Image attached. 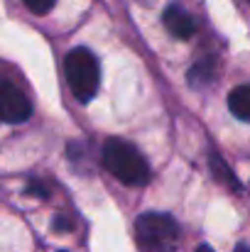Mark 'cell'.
Masks as SVG:
<instances>
[{"label":"cell","instance_id":"7","mask_svg":"<svg viewBox=\"0 0 250 252\" xmlns=\"http://www.w3.org/2000/svg\"><path fill=\"white\" fill-rule=\"evenodd\" d=\"M216 79V64L214 59H201L199 64H194L189 69V84L194 88H206L209 84H214Z\"/></svg>","mask_w":250,"mask_h":252},{"label":"cell","instance_id":"3","mask_svg":"<svg viewBox=\"0 0 250 252\" xmlns=\"http://www.w3.org/2000/svg\"><path fill=\"white\" fill-rule=\"evenodd\" d=\"M64 76L67 84L71 88V93L76 95V100L88 103L101 84V69H98V59L86 49V47H76L67 54L64 62Z\"/></svg>","mask_w":250,"mask_h":252},{"label":"cell","instance_id":"12","mask_svg":"<svg viewBox=\"0 0 250 252\" xmlns=\"http://www.w3.org/2000/svg\"><path fill=\"white\" fill-rule=\"evenodd\" d=\"M233 252H250V245H238Z\"/></svg>","mask_w":250,"mask_h":252},{"label":"cell","instance_id":"2","mask_svg":"<svg viewBox=\"0 0 250 252\" xmlns=\"http://www.w3.org/2000/svg\"><path fill=\"white\" fill-rule=\"evenodd\" d=\"M135 238L145 252H174L179 243V225L167 213H143L135 220Z\"/></svg>","mask_w":250,"mask_h":252},{"label":"cell","instance_id":"11","mask_svg":"<svg viewBox=\"0 0 250 252\" xmlns=\"http://www.w3.org/2000/svg\"><path fill=\"white\" fill-rule=\"evenodd\" d=\"M67 233V230H71V220H67V218H57L54 220V233Z\"/></svg>","mask_w":250,"mask_h":252},{"label":"cell","instance_id":"13","mask_svg":"<svg viewBox=\"0 0 250 252\" xmlns=\"http://www.w3.org/2000/svg\"><path fill=\"white\" fill-rule=\"evenodd\" d=\"M196 252H214V250H211L209 245H201V248H199V250H196Z\"/></svg>","mask_w":250,"mask_h":252},{"label":"cell","instance_id":"8","mask_svg":"<svg viewBox=\"0 0 250 252\" xmlns=\"http://www.w3.org/2000/svg\"><path fill=\"white\" fill-rule=\"evenodd\" d=\"M211 171H214V176H216V181H218V184L228 186L231 191H241V181L233 176L231 167H228L218 155H211Z\"/></svg>","mask_w":250,"mask_h":252},{"label":"cell","instance_id":"5","mask_svg":"<svg viewBox=\"0 0 250 252\" xmlns=\"http://www.w3.org/2000/svg\"><path fill=\"white\" fill-rule=\"evenodd\" d=\"M165 27L167 32L172 34V37H177V39H189L194 32H196V22H194V17L184 10V7H179V5H169L165 10Z\"/></svg>","mask_w":250,"mask_h":252},{"label":"cell","instance_id":"1","mask_svg":"<svg viewBox=\"0 0 250 252\" xmlns=\"http://www.w3.org/2000/svg\"><path fill=\"white\" fill-rule=\"evenodd\" d=\"M103 167L108 169L120 184L125 186H145L150 181V164L143 157V152L118 137L106 140L103 152H101Z\"/></svg>","mask_w":250,"mask_h":252},{"label":"cell","instance_id":"10","mask_svg":"<svg viewBox=\"0 0 250 252\" xmlns=\"http://www.w3.org/2000/svg\"><path fill=\"white\" fill-rule=\"evenodd\" d=\"M27 193L39 196V198H47V196H49L47 186H44V184H39V181H30V184H27Z\"/></svg>","mask_w":250,"mask_h":252},{"label":"cell","instance_id":"6","mask_svg":"<svg viewBox=\"0 0 250 252\" xmlns=\"http://www.w3.org/2000/svg\"><path fill=\"white\" fill-rule=\"evenodd\" d=\"M228 108H231V113H233L238 120L250 123V84L236 86V88L228 93Z\"/></svg>","mask_w":250,"mask_h":252},{"label":"cell","instance_id":"4","mask_svg":"<svg viewBox=\"0 0 250 252\" xmlns=\"http://www.w3.org/2000/svg\"><path fill=\"white\" fill-rule=\"evenodd\" d=\"M32 115V103L30 98L10 81H0V123H25Z\"/></svg>","mask_w":250,"mask_h":252},{"label":"cell","instance_id":"9","mask_svg":"<svg viewBox=\"0 0 250 252\" xmlns=\"http://www.w3.org/2000/svg\"><path fill=\"white\" fill-rule=\"evenodd\" d=\"M22 2H25L27 10H32L35 15H47V12L54 7L57 0H22Z\"/></svg>","mask_w":250,"mask_h":252}]
</instances>
